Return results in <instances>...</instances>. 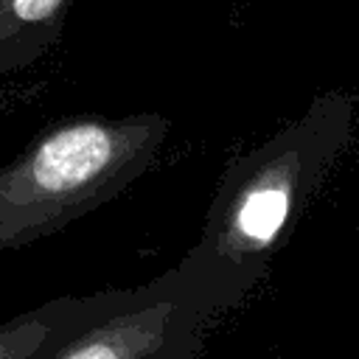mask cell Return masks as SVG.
<instances>
[{
	"instance_id": "cell-5",
	"label": "cell",
	"mask_w": 359,
	"mask_h": 359,
	"mask_svg": "<svg viewBox=\"0 0 359 359\" xmlns=\"http://www.w3.org/2000/svg\"><path fill=\"white\" fill-rule=\"evenodd\" d=\"M73 0H0V76L39 62L62 36Z\"/></svg>"
},
{
	"instance_id": "cell-4",
	"label": "cell",
	"mask_w": 359,
	"mask_h": 359,
	"mask_svg": "<svg viewBox=\"0 0 359 359\" xmlns=\"http://www.w3.org/2000/svg\"><path fill=\"white\" fill-rule=\"evenodd\" d=\"M126 289L65 294L0 323V359H45L62 339L121 303Z\"/></svg>"
},
{
	"instance_id": "cell-1",
	"label": "cell",
	"mask_w": 359,
	"mask_h": 359,
	"mask_svg": "<svg viewBox=\"0 0 359 359\" xmlns=\"http://www.w3.org/2000/svg\"><path fill=\"white\" fill-rule=\"evenodd\" d=\"M356 95L334 87L219 177L199 241L177 269L227 314L266 278L278 250L351 143Z\"/></svg>"
},
{
	"instance_id": "cell-2",
	"label": "cell",
	"mask_w": 359,
	"mask_h": 359,
	"mask_svg": "<svg viewBox=\"0 0 359 359\" xmlns=\"http://www.w3.org/2000/svg\"><path fill=\"white\" fill-rule=\"evenodd\" d=\"M171 132L160 112L76 115L42 129L0 165V252L98 210L140 180Z\"/></svg>"
},
{
	"instance_id": "cell-3",
	"label": "cell",
	"mask_w": 359,
	"mask_h": 359,
	"mask_svg": "<svg viewBox=\"0 0 359 359\" xmlns=\"http://www.w3.org/2000/svg\"><path fill=\"white\" fill-rule=\"evenodd\" d=\"M222 317L177 266L123 292L121 303L62 339L45 359H199Z\"/></svg>"
}]
</instances>
